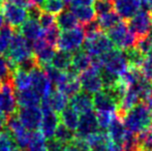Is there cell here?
Here are the masks:
<instances>
[{
	"mask_svg": "<svg viewBox=\"0 0 152 151\" xmlns=\"http://www.w3.org/2000/svg\"><path fill=\"white\" fill-rule=\"evenodd\" d=\"M69 107H72L79 115L92 111L94 110L92 95L84 91H80L79 93L70 97Z\"/></svg>",
	"mask_w": 152,
	"mask_h": 151,
	"instance_id": "obj_19",
	"label": "cell"
},
{
	"mask_svg": "<svg viewBox=\"0 0 152 151\" xmlns=\"http://www.w3.org/2000/svg\"><path fill=\"white\" fill-rule=\"evenodd\" d=\"M31 77V87L40 95L42 98H46L53 91L52 83L47 77L46 73L40 66H35L30 71Z\"/></svg>",
	"mask_w": 152,
	"mask_h": 151,
	"instance_id": "obj_12",
	"label": "cell"
},
{
	"mask_svg": "<svg viewBox=\"0 0 152 151\" xmlns=\"http://www.w3.org/2000/svg\"><path fill=\"white\" fill-rule=\"evenodd\" d=\"M91 56L84 50H78L72 53V67L77 73H83L91 67Z\"/></svg>",
	"mask_w": 152,
	"mask_h": 151,
	"instance_id": "obj_25",
	"label": "cell"
},
{
	"mask_svg": "<svg viewBox=\"0 0 152 151\" xmlns=\"http://www.w3.org/2000/svg\"><path fill=\"white\" fill-rule=\"evenodd\" d=\"M6 126L8 131L10 133L12 137L14 138L17 146L21 151H25L28 149V146L30 144L31 140V133L28 131L24 125L21 123V121L18 119L16 115L8 117L6 119Z\"/></svg>",
	"mask_w": 152,
	"mask_h": 151,
	"instance_id": "obj_8",
	"label": "cell"
},
{
	"mask_svg": "<svg viewBox=\"0 0 152 151\" xmlns=\"http://www.w3.org/2000/svg\"><path fill=\"white\" fill-rule=\"evenodd\" d=\"M127 26L130 32L138 39L150 34L152 30V12L142 8L128 20Z\"/></svg>",
	"mask_w": 152,
	"mask_h": 151,
	"instance_id": "obj_7",
	"label": "cell"
},
{
	"mask_svg": "<svg viewBox=\"0 0 152 151\" xmlns=\"http://www.w3.org/2000/svg\"><path fill=\"white\" fill-rule=\"evenodd\" d=\"M6 3H10L14 4V5L20 6V7H23L25 9L30 10L33 7H35V4L32 0H5Z\"/></svg>",
	"mask_w": 152,
	"mask_h": 151,
	"instance_id": "obj_47",
	"label": "cell"
},
{
	"mask_svg": "<svg viewBox=\"0 0 152 151\" xmlns=\"http://www.w3.org/2000/svg\"><path fill=\"white\" fill-rule=\"evenodd\" d=\"M97 22L100 27V30L108 31L109 29H111L120 22V18L115 12V10H112V12H107V14L102 15V16H98Z\"/></svg>",
	"mask_w": 152,
	"mask_h": 151,
	"instance_id": "obj_31",
	"label": "cell"
},
{
	"mask_svg": "<svg viewBox=\"0 0 152 151\" xmlns=\"http://www.w3.org/2000/svg\"><path fill=\"white\" fill-rule=\"evenodd\" d=\"M85 32L82 26H78L67 31H62L56 47L59 51L74 53L82 48L85 42Z\"/></svg>",
	"mask_w": 152,
	"mask_h": 151,
	"instance_id": "obj_6",
	"label": "cell"
},
{
	"mask_svg": "<svg viewBox=\"0 0 152 151\" xmlns=\"http://www.w3.org/2000/svg\"><path fill=\"white\" fill-rule=\"evenodd\" d=\"M33 57L34 54L30 42L20 32H15L10 47L5 53V58L8 61L12 71L17 66Z\"/></svg>",
	"mask_w": 152,
	"mask_h": 151,
	"instance_id": "obj_2",
	"label": "cell"
},
{
	"mask_svg": "<svg viewBox=\"0 0 152 151\" xmlns=\"http://www.w3.org/2000/svg\"><path fill=\"white\" fill-rule=\"evenodd\" d=\"M70 10L75 15L79 23L85 25L91 21L95 20L96 12L92 5H79V4H70Z\"/></svg>",
	"mask_w": 152,
	"mask_h": 151,
	"instance_id": "obj_23",
	"label": "cell"
},
{
	"mask_svg": "<svg viewBox=\"0 0 152 151\" xmlns=\"http://www.w3.org/2000/svg\"><path fill=\"white\" fill-rule=\"evenodd\" d=\"M4 17H3V14H2V9L0 10V28H1L2 26H3L4 24Z\"/></svg>",
	"mask_w": 152,
	"mask_h": 151,
	"instance_id": "obj_52",
	"label": "cell"
},
{
	"mask_svg": "<svg viewBox=\"0 0 152 151\" xmlns=\"http://www.w3.org/2000/svg\"><path fill=\"white\" fill-rule=\"evenodd\" d=\"M44 32L45 30L40 26L38 19L33 17H28L20 27V33L28 42H34L38 38L44 37Z\"/></svg>",
	"mask_w": 152,
	"mask_h": 151,
	"instance_id": "obj_18",
	"label": "cell"
},
{
	"mask_svg": "<svg viewBox=\"0 0 152 151\" xmlns=\"http://www.w3.org/2000/svg\"><path fill=\"white\" fill-rule=\"evenodd\" d=\"M54 138L56 140H58L59 142L65 144V145H68L70 144L76 138V135L72 131H70L69 128L63 125L62 123H59L58 126L56 128V131H55Z\"/></svg>",
	"mask_w": 152,
	"mask_h": 151,
	"instance_id": "obj_33",
	"label": "cell"
},
{
	"mask_svg": "<svg viewBox=\"0 0 152 151\" xmlns=\"http://www.w3.org/2000/svg\"><path fill=\"white\" fill-rule=\"evenodd\" d=\"M3 1H4V0H0V10H1L2 9V7H3Z\"/></svg>",
	"mask_w": 152,
	"mask_h": 151,
	"instance_id": "obj_54",
	"label": "cell"
},
{
	"mask_svg": "<svg viewBox=\"0 0 152 151\" xmlns=\"http://www.w3.org/2000/svg\"><path fill=\"white\" fill-rule=\"evenodd\" d=\"M143 78H144V77L141 74L140 69L134 67V66H129L120 77H119L118 81L127 88V87L132 86V85L140 82Z\"/></svg>",
	"mask_w": 152,
	"mask_h": 151,
	"instance_id": "obj_29",
	"label": "cell"
},
{
	"mask_svg": "<svg viewBox=\"0 0 152 151\" xmlns=\"http://www.w3.org/2000/svg\"><path fill=\"white\" fill-rule=\"evenodd\" d=\"M143 9H147L152 12V0H141Z\"/></svg>",
	"mask_w": 152,
	"mask_h": 151,
	"instance_id": "obj_49",
	"label": "cell"
},
{
	"mask_svg": "<svg viewBox=\"0 0 152 151\" xmlns=\"http://www.w3.org/2000/svg\"><path fill=\"white\" fill-rule=\"evenodd\" d=\"M79 80H80L81 83L82 91L89 93L91 95L99 92L104 88L102 74H100L99 71L93 69V67H90L87 71L81 73Z\"/></svg>",
	"mask_w": 152,
	"mask_h": 151,
	"instance_id": "obj_10",
	"label": "cell"
},
{
	"mask_svg": "<svg viewBox=\"0 0 152 151\" xmlns=\"http://www.w3.org/2000/svg\"><path fill=\"white\" fill-rule=\"evenodd\" d=\"M115 49L114 44L102 31L88 35L85 37L83 50L88 53L91 57H98L111 52Z\"/></svg>",
	"mask_w": 152,
	"mask_h": 151,
	"instance_id": "obj_5",
	"label": "cell"
},
{
	"mask_svg": "<svg viewBox=\"0 0 152 151\" xmlns=\"http://www.w3.org/2000/svg\"><path fill=\"white\" fill-rule=\"evenodd\" d=\"M142 76L149 82H152V55L146 56L140 66Z\"/></svg>",
	"mask_w": 152,
	"mask_h": 151,
	"instance_id": "obj_44",
	"label": "cell"
},
{
	"mask_svg": "<svg viewBox=\"0 0 152 151\" xmlns=\"http://www.w3.org/2000/svg\"><path fill=\"white\" fill-rule=\"evenodd\" d=\"M18 119L28 131H37L40 126V122L42 119V111L40 107H22L17 110Z\"/></svg>",
	"mask_w": 152,
	"mask_h": 151,
	"instance_id": "obj_11",
	"label": "cell"
},
{
	"mask_svg": "<svg viewBox=\"0 0 152 151\" xmlns=\"http://www.w3.org/2000/svg\"><path fill=\"white\" fill-rule=\"evenodd\" d=\"M151 90H152V83H151Z\"/></svg>",
	"mask_w": 152,
	"mask_h": 151,
	"instance_id": "obj_58",
	"label": "cell"
},
{
	"mask_svg": "<svg viewBox=\"0 0 152 151\" xmlns=\"http://www.w3.org/2000/svg\"><path fill=\"white\" fill-rule=\"evenodd\" d=\"M83 29H84V32H85V35L88 36V35H92L94 33H97L99 32L100 30V27L98 25V22L97 20H93L91 22L87 23V24L83 25Z\"/></svg>",
	"mask_w": 152,
	"mask_h": 151,
	"instance_id": "obj_46",
	"label": "cell"
},
{
	"mask_svg": "<svg viewBox=\"0 0 152 151\" xmlns=\"http://www.w3.org/2000/svg\"><path fill=\"white\" fill-rule=\"evenodd\" d=\"M96 131H99L96 112L92 110V111H89L87 113L81 114L78 127H77L76 133H75L76 138L85 139L89 135L96 133Z\"/></svg>",
	"mask_w": 152,
	"mask_h": 151,
	"instance_id": "obj_13",
	"label": "cell"
},
{
	"mask_svg": "<svg viewBox=\"0 0 152 151\" xmlns=\"http://www.w3.org/2000/svg\"><path fill=\"white\" fill-rule=\"evenodd\" d=\"M46 99L51 109L57 114H60L69 103V97L59 90H53Z\"/></svg>",
	"mask_w": 152,
	"mask_h": 151,
	"instance_id": "obj_24",
	"label": "cell"
},
{
	"mask_svg": "<svg viewBox=\"0 0 152 151\" xmlns=\"http://www.w3.org/2000/svg\"><path fill=\"white\" fill-rule=\"evenodd\" d=\"M116 113H110V112H96V117H97V123L99 131H104L108 129L109 125L111 124L113 118H114Z\"/></svg>",
	"mask_w": 152,
	"mask_h": 151,
	"instance_id": "obj_40",
	"label": "cell"
},
{
	"mask_svg": "<svg viewBox=\"0 0 152 151\" xmlns=\"http://www.w3.org/2000/svg\"><path fill=\"white\" fill-rule=\"evenodd\" d=\"M46 147L47 151H64L66 145L59 142L55 138H52V139H48L46 141Z\"/></svg>",
	"mask_w": 152,
	"mask_h": 151,
	"instance_id": "obj_45",
	"label": "cell"
},
{
	"mask_svg": "<svg viewBox=\"0 0 152 151\" xmlns=\"http://www.w3.org/2000/svg\"><path fill=\"white\" fill-rule=\"evenodd\" d=\"M85 140L88 143L90 149H104L110 138L107 133L99 131L89 135L88 137L85 138Z\"/></svg>",
	"mask_w": 152,
	"mask_h": 151,
	"instance_id": "obj_30",
	"label": "cell"
},
{
	"mask_svg": "<svg viewBox=\"0 0 152 151\" xmlns=\"http://www.w3.org/2000/svg\"><path fill=\"white\" fill-rule=\"evenodd\" d=\"M12 82L14 88L17 91L27 90L31 87V77L30 73L21 67L17 66L12 73Z\"/></svg>",
	"mask_w": 152,
	"mask_h": 151,
	"instance_id": "obj_22",
	"label": "cell"
},
{
	"mask_svg": "<svg viewBox=\"0 0 152 151\" xmlns=\"http://www.w3.org/2000/svg\"><path fill=\"white\" fill-rule=\"evenodd\" d=\"M108 1H110V2H112V1H116V0H108Z\"/></svg>",
	"mask_w": 152,
	"mask_h": 151,
	"instance_id": "obj_57",
	"label": "cell"
},
{
	"mask_svg": "<svg viewBox=\"0 0 152 151\" xmlns=\"http://www.w3.org/2000/svg\"><path fill=\"white\" fill-rule=\"evenodd\" d=\"M32 50H33L34 57L36 59L38 66L42 67L47 64H50L54 57L55 48L48 44L44 37H40L38 39L34 40L32 44Z\"/></svg>",
	"mask_w": 152,
	"mask_h": 151,
	"instance_id": "obj_14",
	"label": "cell"
},
{
	"mask_svg": "<svg viewBox=\"0 0 152 151\" xmlns=\"http://www.w3.org/2000/svg\"><path fill=\"white\" fill-rule=\"evenodd\" d=\"M60 29L57 27V25H54L51 28L46 29L44 32V38L46 39V42H48L50 46L56 48L57 42H58V38L60 36Z\"/></svg>",
	"mask_w": 152,
	"mask_h": 151,
	"instance_id": "obj_39",
	"label": "cell"
},
{
	"mask_svg": "<svg viewBox=\"0 0 152 151\" xmlns=\"http://www.w3.org/2000/svg\"><path fill=\"white\" fill-rule=\"evenodd\" d=\"M14 29L10 25H3L0 28V55L6 53L14 36Z\"/></svg>",
	"mask_w": 152,
	"mask_h": 151,
	"instance_id": "obj_32",
	"label": "cell"
},
{
	"mask_svg": "<svg viewBox=\"0 0 152 151\" xmlns=\"http://www.w3.org/2000/svg\"><path fill=\"white\" fill-rule=\"evenodd\" d=\"M63 1H64V3H65V4H72V0H63Z\"/></svg>",
	"mask_w": 152,
	"mask_h": 151,
	"instance_id": "obj_53",
	"label": "cell"
},
{
	"mask_svg": "<svg viewBox=\"0 0 152 151\" xmlns=\"http://www.w3.org/2000/svg\"><path fill=\"white\" fill-rule=\"evenodd\" d=\"M56 25L60 31H67L78 27L79 21L70 9H64L56 17Z\"/></svg>",
	"mask_w": 152,
	"mask_h": 151,
	"instance_id": "obj_26",
	"label": "cell"
},
{
	"mask_svg": "<svg viewBox=\"0 0 152 151\" xmlns=\"http://www.w3.org/2000/svg\"><path fill=\"white\" fill-rule=\"evenodd\" d=\"M113 5L115 12L123 20L132 19L142 7L141 0H116Z\"/></svg>",
	"mask_w": 152,
	"mask_h": 151,
	"instance_id": "obj_17",
	"label": "cell"
},
{
	"mask_svg": "<svg viewBox=\"0 0 152 151\" xmlns=\"http://www.w3.org/2000/svg\"><path fill=\"white\" fill-rule=\"evenodd\" d=\"M38 22H39L42 28L46 30V29H49L54 25H56V17H55V15L42 10L39 16H38Z\"/></svg>",
	"mask_w": 152,
	"mask_h": 151,
	"instance_id": "obj_42",
	"label": "cell"
},
{
	"mask_svg": "<svg viewBox=\"0 0 152 151\" xmlns=\"http://www.w3.org/2000/svg\"><path fill=\"white\" fill-rule=\"evenodd\" d=\"M72 53L65 52V51H58L55 53L52 61L50 64L54 66L55 69H59L61 71H66L72 66Z\"/></svg>",
	"mask_w": 152,
	"mask_h": 151,
	"instance_id": "obj_27",
	"label": "cell"
},
{
	"mask_svg": "<svg viewBox=\"0 0 152 151\" xmlns=\"http://www.w3.org/2000/svg\"><path fill=\"white\" fill-rule=\"evenodd\" d=\"M140 151H152L151 149H141Z\"/></svg>",
	"mask_w": 152,
	"mask_h": 151,
	"instance_id": "obj_56",
	"label": "cell"
},
{
	"mask_svg": "<svg viewBox=\"0 0 152 151\" xmlns=\"http://www.w3.org/2000/svg\"><path fill=\"white\" fill-rule=\"evenodd\" d=\"M16 101L19 108L34 107V106L39 105L40 101H42V97L33 88H29L27 90L17 91Z\"/></svg>",
	"mask_w": 152,
	"mask_h": 151,
	"instance_id": "obj_21",
	"label": "cell"
},
{
	"mask_svg": "<svg viewBox=\"0 0 152 151\" xmlns=\"http://www.w3.org/2000/svg\"><path fill=\"white\" fill-rule=\"evenodd\" d=\"M107 35L109 36L114 46L121 51L129 50L134 48L138 38L130 32L127 24L124 21H120L118 24L107 31Z\"/></svg>",
	"mask_w": 152,
	"mask_h": 151,
	"instance_id": "obj_4",
	"label": "cell"
},
{
	"mask_svg": "<svg viewBox=\"0 0 152 151\" xmlns=\"http://www.w3.org/2000/svg\"><path fill=\"white\" fill-rule=\"evenodd\" d=\"M121 118L126 131L134 135H139L152 126V111L143 103L127 111Z\"/></svg>",
	"mask_w": 152,
	"mask_h": 151,
	"instance_id": "obj_1",
	"label": "cell"
},
{
	"mask_svg": "<svg viewBox=\"0 0 152 151\" xmlns=\"http://www.w3.org/2000/svg\"><path fill=\"white\" fill-rule=\"evenodd\" d=\"M124 53H125V56L128 60V63H129V66H134L140 69L145 56H143L136 48H132L129 50L124 51Z\"/></svg>",
	"mask_w": 152,
	"mask_h": 151,
	"instance_id": "obj_38",
	"label": "cell"
},
{
	"mask_svg": "<svg viewBox=\"0 0 152 151\" xmlns=\"http://www.w3.org/2000/svg\"><path fill=\"white\" fill-rule=\"evenodd\" d=\"M19 148L8 131H0V151H18Z\"/></svg>",
	"mask_w": 152,
	"mask_h": 151,
	"instance_id": "obj_35",
	"label": "cell"
},
{
	"mask_svg": "<svg viewBox=\"0 0 152 151\" xmlns=\"http://www.w3.org/2000/svg\"><path fill=\"white\" fill-rule=\"evenodd\" d=\"M60 121L63 125H65L70 131H75L78 127L80 115L77 113L72 107H66L60 113Z\"/></svg>",
	"mask_w": 152,
	"mask_h": 151,
	"instance_id": "obj_28",
	"label": "cell"
},
{
	"mask_svg": "<svg viewBox=\"0 0 152 151\" xmlns=\"http://www.w3.org/2000/svg\"><path fill=\"white\" fill-rule=\"evenodd\" d=\"M104 150L106 151H123V148H122V146L120 144H117V143H115V142L109 140Z\"/></svg>",
	"mask_w": 152,
	"mask_h": 151,
	"instance_id": "obj_48",
	"label": "cell"
},
{
	"mask_svg": "<svg viewBox=\"0 0 152 151\" xmlns=\"http://www.w3.org/2000/svg\"><path fill=\"white\" fill-rule=\"evenodd\" d=\"M40 8L52 15H58L65 9V3L63 0H45Z\"/></svg>",
	"mask_w": 152,
	"mask_h": 151,
	"instance_id": "obj_36",
	"label": "cell"
},
{
	"mask_svg": "<svg viewBox=\"0 0 152 151\" xmlns=\"http://www.w3.org/2000/svg\"><path fill=\"white\" fill-rule=\"evenodd\" d=\"M90 151H106L104 149H91Z\"/></svg>",
	"mask_w": 152,
	"mask_h": 151,
	"instance_id": "obj_55",
	"label": "cell"
},
{
	"mask_svg": "<svg viewBox=\"0 0 152 151\" xmlns=\"http://www.w3.org/2000/svg\"><path fill=\"white\" fill-rule=\"evenodd\" d=\"M108 133L111 141L122 145L124 139H125L126 133H127V131H126L125 126H124L122 118L119 115H117V113L115 114L112 122L109 125L108 133Z\"/></svg>",
	"mask_w": 152,
	"mask_h": 151,
	"instance_id": "obj_20",
	"label": "cell"
},
{
	"mask_svg": "<svg viewBox=\"0 0 152 151\" xmlns=\"http://www.w3.org/2000/svg\"><path fill=\"white\" fill-rule=\"evenodd\" d=\"M4 20L7 22L10 27H21V25L28 19L29 12L27 9L14 4L6 3L2 7Z\"/></svg>",
	"mask_w": 152,
	"mask_h": 151,
	"instance_id": "obj_15",
	"label": "cell"
},
{
	"mask_svg": "<svg viewBox=\"0 0 152 151\" xmlns=\"http://www.w3.org/2000/svg\"><path fill=\"white\" fill-rule=\"evenodd\" d=\"M28 151H47L46 138L42 135L39 131H34L31 133V140L28 146Z\"/></svg>",
	"mask_w": 152,
	"mask_h": 151,
	"instance_id": "obj_34",
	"label": "cell"
},
{
	"mask_svg": "<svg viewBox=\"0 0 152 151\" xmlns=\"http://www.w3.org/2000/svg\"><path fill=\"white\" fill-rule=\"evenodd\" d=\"M64 151H79L78 149H77L76 147H75L72 144H68V145H66L65 149H64Z\"/></svg>",
	"mask_w": 152,
	"mask_h": 151,
	"instance_id": "obj_50",
	"label": "cell"
},
{
	"mask_svg": "<svg viewBox=\"0 0 152 151\" xmlns=\"http://www.w3.org/2000/svg\"><path fill=\"white\" fill-rule=\"evenodd\" d=\"M12 69L5 57L0 55V83L12 79Z\"/></svg>",
	"mask_w": 152,
	"mask_h": 151,
	"instance_id": "obj_43",
	"label": "cell"
},
{
	"mask_svg": "<svg viewBox=\"0 0 152 151\" xmlns=\"http://www.w3.org/2000/svg\"><path fill=\"white\" fill-rule=\"evenodd\" d=\"M134 48L145 57L152 55V33L144 37L139 38L137 40Z\"/></svg>",
	"mask_w": 152,
	"mask_h": 151,
	"instance_id": "obj_37",
	"label": "cell"
},
{
	"mask_svg": "<svg viewBox=\"0 0 152 151\" xmlns=\"http://www.w3.org/2000/svg\"><path fill=\"white\" fill-rule=\"evenodd\" d=\"M5 123H6V119L0 116V131H2V129H3L4 125H5Z\"/></svg>",
	"mask_w": 152,
	"mask_h": 151,
	"instance_id": "obj_51",
	"label": "cell"
},
{
	"mask_svg": "<svg viewBox=\"0 0 152 151\" xmlns=\"http://www.w3.org/2000/svg\"><path fill=\"white\" fill-rule=\"evenodd\" d=\"M40 105H42L40 109L42 111V119L40 122L39 131L46 138V140L52 139V138H54L55 131H56V128L59 124L60 118H59L58 114L55 113L50 108L46 98H42Z\"/></svg>",
	"mask_w": 152,
	"mask_h": 151,
	"instance_id": "obj_9",
	"label": "cell"
},
{
	"mask_svg": "<svg viewBox=\"0 0 152 151\" xmlns=\"http://www.w3.org/2000/svg\"><path fill=\"white\" fill-rule=\"evenodd\" d=\"M104 61V66L100 73L118 79L129 67V63L124 51L114 49L111 52L100 56Z\"/></svg>",
	"mask_w": 152,
	"mask_h": 151,
	"instance_id": "obj_3",
	"label": "cell"
},
{
	"mask_svg": "<svg viewBox=\"0 0 152 151\" xmlns=\"http://www.w3.org/2000/svg\"><path fill=\"white\" fill-rule=\"evenodd\" d=\"M92 99H93V109L95 110V112L117 113L118 105L104 89L93 94Z\"/></svg>",
	"mask_w": 152,
	"mask_h": 151,
	"instance_id": "obj_16",
	"label": "cell"
},
{
	"mask_svg": "<svg viewBox=\"0 0 152 151\" xmlns=\"http://www.w3.org/2000/svg\"><path fill=\"white\" fill-rule=\"evenodd\" d=\"M93 8L96 12V16H102L107 12H110L114 10V5L112 2L108 0H94L93 2Z\"/></svg>",
	"mask_w": 152,
	"mask_h": 151,
	"instance_id": "obj_41",
	"label": "cell"
}]
</instances>
